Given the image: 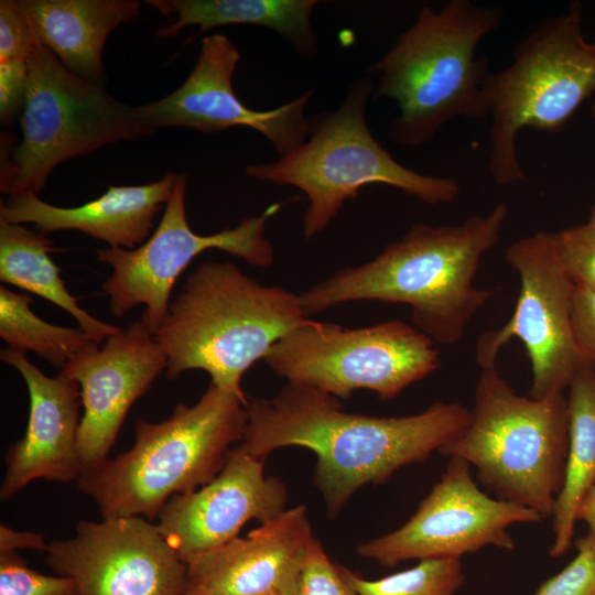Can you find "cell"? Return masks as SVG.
<instances>
[{
	"mask_svg": "<svg viewBox=\"0 0 595 595\" xmlns=\"http://www.w3.org/2000/svg\"><path fill=\"white\" fill-rule=\"evenodd\" d=\"M246 409L240 443L251 455L266 458L285 446L315 453L314 485L329 518L363 486L383 484L440 452L470 421V410L457 402H435L402 416L347 412L336 397L298 382H286L269 399H248Z\"/></svg>",
	"mask_w": 595,
	"mask_h": 595,
	"instance_id": "1",
	"label": "cell"
},
{
	"mask_svg": "<svg viewBox=\"0 0 595 595\" xmlns=\"http://www.w3.org/2000/svg\"><path fill=\"white\" fill-rule=\"evenodd\" d=\"M505 203L455 225L418 223L374 259L348 267L299 294L306 316L355 301L404 304L434 343L459 342L495 290L474 284L482 258L501 237Z\"/></svg>",
	"mask_w": 595,
	"mask_h": 595,
	"instance_id": "2",
	"label": "cell"
},
{
	"mask_svg": "<svg viewBox=\"0 0 595 595\" xmlns=\"http://www.w3.org/2000/svg\"><path fill=\"white\" fill-rule=\"evenodd\" d=\"M502 20L500 8L470 0L420 9L369 69L376 75L372 97L391 99L398 108L388 127L391 142L418 148L453 119L488 117L485 84L490 71L477 47Z\"/></svg>",
	"mask_w": 595,
	"mask_h": 595,
	"instance_id": "3",
	"label": "cell"
},
{
	"mask_svg": "<svg viewBox=\"0 0 595 595\" xmlns=\"http://www.w3.org/2000/svg\"><path fill=\"white\" fill-rule=\"evenodd\" d=\"M309 317L299 294L263 285L229 261H207L186 278L153 333L167 357V378L201 369L237 396L245 372Z\"/></svg>",
	"mask_w": 595,
	"mask_h": 595,
	"instance_id": "4",
	"label": "cell"
},
{
	"mask_svg": "<svg viewBox=\"0 0 595 595\" xmlns=\"http://www.w3.org/2000/svg\"><path fill=\"white\" fill-rule=\"evenodd\" d=\"M245 402L212 383L193 404L178 403L161 422L138 419L132 447L78 478L102 518H158L170 498L210 483L232 445L242 442Z\"/></svg>",
	"mask_w": 595,
	"mask_h": 595,
	"instance_id": "5",
	"label": "cell"
},
{
	"mask_svg": "<svg viewBox=\"0 0 595 595\" xmlns=\"http://www.w3.org/2000/svg\"><path fill=\"white\" fill-rule=\"evenodd\" d=\"M372 94L370 77L357 79L335 110L309 118V136L301 145L273 162L246 167L252 178L305 194L303 235L307 240L324 231L366 185H388L430 205L447 204L459 195L455 178L409 169L376 140L367 122Z\"/></svg>",
	"mask_w": 595,
	"mask_h": 595,
	"instance_id": "6",
	"label": "cell"
},
{
	"mask_svg": "<svg viewBox=\"0 0 595 595\" xmlns=\"http://www.w3.org/2000/svg\"><path fill=\"white\" fill-rule=\"evenodd\" d=\"M569 425L563 393L522 397L496 367L485 368L468 425L440 453L474 466L496 498L549 518L564 483Z\"/></svg>",
	"mask_w": 595,
	"mask_h": 595,
	"instance_id": "7",
	"label": "cell"
},
{
	"mask_svg": "<svg viewBox=\"0 0 595 595\" xmlns=\"http://www.w3.org/2000/svg\"><path fill=\"white\" fill-rule=\"evenodd\" d=\"M581 4L539 21L513 47L511 62L485 84L488 166L496 184L526 180L517 154L519 133H555L595 93V39L587 41Z\"/></svg>",
	"mask_w": 595,
	"mask_h": 595,
	"instance_id": "8",
	"label": "cell"
},
{
	"mask_svg": "<svg viewBox=\"0 0 595 595\" xmlns=\"http://www.w3.org/2000/svg\"><path fill=\"white\" fill-rule=\"evenodd\" d=\"M29 82L20 116L21 142L1 173V192L39 194L61 163L105 145L154 131L138 107L112 97L101 84L68 71L39 39L28 57Z\"/></svg>",
	"mask_w": 595,
	"mask_h": 595,
	"instance_id": "9",
	"label": "cell"
},
{
	"mask_svg": "<svg viewBox=\"0 0 595 595\" xmlns=\"http://www.w3.org/2000/svg\"><path fill=\"white\" fill-rule=\"evenodd\" d=\"M440 360L434 342L399 320L345 328L307 318L264 358L288 382L307 385L337 399L367 389L381 400L396 398L435 371Z\"/></svg>",
	"mask_w": 595,
	"mask_h": 595,
	"instance_id": "10",
	"label": "cell"
},
{
	"mask_svg": "<svg viewBox=\"0 0 595 595\" xmlns=\"http://www.w3.org/2000/svg\"><path fill=\"white\" fill-rule=\"evenodd\" d=\"M186 176L181 173L154 232L136 249L109 247L97 259L112 269L102 290L109 309L122 317L143 305V324L154 333L167 315L173 286L191 261L208 249H219L247 263L270 267L274 250L266 238V225L285 202L269 205L260 215L244 218L235 228L213 235L192 230L185 210Z\"/></svg>",
	"mask_w": 595,
	"mask_h": 595,
	"instance_id": "11",
	"label": "cell"
},
{
	"mask_svg": "<svg viewBox=\"0 0 595 595\" xmlns=\"http://www.w3.org/2000/svg\"><path fill=\"white\" fill-rule=\"evenodd\" d=\"M506 260L520 280L516 307L504 326L479 336L476 361L482 369L496 367L500 349L519 338L531 364L529 397L563 393L582 369L595 366L573 333L575 284L559 260L552 232L538 231L513 241L506 249Z\"/></svg>",
	"mask_w": 595,
	"mask_h": 595,
	"instance_id": "12",
	"label": "cell"
},
{
	"mask_svg": "<svg viewBox=\"0 0 595 595\" xmlns=\"http://www.w3.org/2000/svg\"><path fill=\"white\" fill-rule=\"evenodd\" d=\"M537 511L493 498L473 479L470 465L451 457L416 511L397 530L357 547V554L392 567L402 561L461 559L485 547L513 550V523L538 522Z\"/></svg>",
	"mask_w": 595,
	"mask_h": 595,
	"instance_id": "13",
	"label": "cell"
},
{
	"mask_svg": "<svg viewBox=\"0 0 595 595\" xmlns=\"http://www.w3.org/2000/svg\"><path fill=\"white\" fill-rule=\"evenodd\" d=\"M47 566L77 595H183L187 566L143 517L80 520L73 538L47 544Z\"/></svg>",
	"mask_w": 595,
	"mask_h": 595,
	"instance_id": "14",
	"label": "cell"
},
{
	"mask_svg": "<svg viewBox=\"0 0 595 595\" xmlns=\"http://www.w3.org/2000/svg\"><path fill=\"white\" fill-rule=\"evenodd\" d=\"M240 57L227 35L205 36L186 80L170 95L138 106L141 119L153 131L181 127L216 133L246 127L261 133L279 156L288 154L307 139L310 120L304 112L314 90L309 89L270 110L251 109L232 88V76Z\"/></svg>",
	"mask_w": 595,
	"mask_h": 595,
	"instance_id": "15",
	"label": "cell"
},
{
	"mask_svg": "<svg viewBox=\"0 0 595 595\" xmlns=\"http://www.w3.org/2000/svg\"><path fill=\"white\" fill-rule=\"evenodd\" d=\"M264 458L239 443L219 474L205 486L167 500L158 529L186 564L238 537L248 521L268 522L285 510L288 490L277 477L264 476Z\"/></svg>",
	"mask_w": 595,
	"mask_h": 595,
	"instance_id": "16",
	"label": "cell"
},
{
	"mask_svg": "<svg viewBox=\"0 0 595 595\" xmlns=\"http://www.w3.org/2000/svg\"><path fill=\"white\" fill-rule=\"evenodd\" d=\"M167 368V357L141 320L84 351L60 374L79 385L83 473L105 462L131 405Z\"/></svg>",
	"mask_w": 595,
	"mask_h": 595,
	"instance_id": "17",
	"label": "cell"
},
{
	"mask_svg": "<svg viewBox=\"0 0 595 595\" xmlns=\"http://www.w3.org/2000/svg\"><path fill=\"white\" fill-rule=\"evenodd\" d=\"M314 537L305 505L187 563L183 595H293Z\"/></svg>",
	"mask_w": 595,
	"mask_h": 595,
	"instance_id": "18",
	"label": "cell"
},
{
	"mask_svg": "<svg viewBox=\"0 0 595 595\" xmlns=\"http://www.w3.org/2000/svg\"><path fill=\"white\" fill-rule=\"evenodd\" d=\"M0 359L19 371L30 398L25 432L6 455L1 501L35 479L64 484L78 480L83 474L78 454L79 385L61 374L46 376L23 351L8 347L1 349Z\"/></svg>",
	"mask_w": 595,
	"mask_h": 595,
	"instance_id": "19",
	"label": "cell"
},
{
	"mask_svg": "<svg viewBox=\"0 0 595 595\" xmlns=\"http://www.w3.org/2000/svg\"><path fill=\"white\" fill-rule=\"evenodd\" d=\"M180 174L169 172L145 185L109 186L96 199L76 207L48 204L37 194L10 196L0 220L34 224L43 234L79 230L115 248L133 249L149 237L155 216L165 208Z\"/></svg>",
	"mask_w": 595,
	"mask_h": 595,
	"instance_id": "20",
	"label": "cell"
},
{
	"mask_svg": "<svg viewBox=\"0 0 595 595\" xmlns=\"http://www.w3.org/2000/svg\"><path fill=\"white\" fill-rule=\"evenodd\" d=\"M36 37L75 75L104 85L102 51L117 26L136 20V0H19Z\"/></svg>",
	"mask_w": 595,
	"mask_h": 595,
	"instance_id": "21",
	"label": "cell"
},
{
	"mask_svg": "<svg viewBox=\"0 0 595 595\" xmlns=\"http://www.w3.org/2000/svg\"><path fill=\"white\" fill-rule=\"evenodd\" d=\"M162 15L175 14L173 24L159 29L160 37H171L187 26L201 32L230 24L269 29L285 40L303 58L318 52L311 17L317 0H147Z\"/></svg>",
	"mask_w": 595,
	"mask_h": 595,
	"instance_id": "22",
	"label": "cell"
},
{
	"mask_svg": "<svg viewBox=\"0 0 595 595\" xmlns=\"http://www.w3.org/2000/svg\"><path fill=\"white\" fill-rule=\"evenodd\" d=\"M55 244L23 224L0 220V281L36 294L71 314L78 326L100 343L122 328L99 321L78 305L51 253Z\"/></svg>",
	"mask_w": 595,
	"mask_h": 595,
	"instance_id": "23",
	"label": "cell"
},
{
	"mask_svg": "<svg viewBox=\"0 0 595 595\" xmlns=\"http://www.w3.org/2000/svg\"><path fill=\"white\" fill-rule=\"evenodd\" d=\"M567 389L569 447L564 483L551 516L553 558L571 548L580 507L595 484V366L582 369Z\"/></svg>",
	"mask_w": 595,
	"mask_h": 595,
	"instance_id": "24",
	"label": "cell"
},
{
	"mask_svg": "<svg viewBox=\"0 0 595 595\" xmlns=\"http://www.w3.org/2000/svg\"><path fill=\"white\" fill-rule=\"evenodd\" d=\"M28 294L0 286V336L9 348L33 351L60 370L98 345L79 326L63 327L40 318Z\"/></svg>",
	"mask_w": 595,
	"mask_h": 595,
	"instance_id": "25",
	"label": "cell"
},
{
	"mask_svg": "<svg viewBox=\"0 0 595 595\" xmlns=\"http://www.w3.org/2000/svg\"><path fill=\"white\" fill-rule=\"evenodd\" d=\"M357 595H454L464 584L461 559H426L408 570L366 580L345 567Z\"/></svg>",
	"mask_w": 595,
	"mask_h": 595,
	"instance_id": "26",
	"label": "cell"
},
{
	"mask_svg": "<svg viewBox=\"0 0 595 595\" xmlns=\"http://www.w3.org/2000/svg\"><path fill=\"white\" fill-rule=\"evenodd\" d=\"M0 595H77L72 578L42 574L17 551L0 552Z\"/></svg>",
	"mask_w": 595,
	"mask_h": 595,
	"instance_id": "27",
	"label": "cell"
},
{
	"mask_svg": "<svg viewBox=\"0 0 595 595\" xmlns=\"http://www.w3.org/2000/svg\"><path fill=\"white\" fill-rule=\"evenodd\" d=\"M561 264L575 285L595 289V226L589 223L552 232Z\"/></svg>",
	"mask_w": 595,
	"mask_h": 595,
	"instance_id": "28",
	"label": "cell"
},
{
	"mask_svg": "<svg viewBox=\"0 0 595 595\" xmlns=\"http://www.w3.org/2000/svg\"><path fill=\"white\" fill-rule=\"evenodd\" d=\"M575 558L544 581L534 595H595V534L575 540Z\"/></svg>",
	"mask_w": 595,
	"mask_h": 595,
	"instance_id": "29",
	"label": "cell"
},
{
	"mask_svg": "<svg viewBox=\"0 0 595 595\" xmlns=\"http://www.w3.org/2000/svg\"><path fill=\"white\" fill-rule=\"evenodd\" d=\"M293 595H357L345 567L335 564L314 538Z\"/></svg>",
	"mask_w": 595,
	"mask_h": 595,
	"instance_id": "30",
	"label": "cell"
},
{
	"mask_svg": "<svg viewBox=\"0 0 595 595\" xmlns=\"http://www.w3.org/2000/svg\"><path fill=\"white\" fill-rule=\"evenodd\" d=\"M36 41L19 0H1L0 63L28 60Z\"/></svg>",
	"mask_w": 595,
	"mask_h": 595,
	"instance_id": "31",
	"label": "cell"
},
{
	"mask_svg": "<svg viewBox=\"0 0 595 595\" xmlns=\"http://www.w3.org/2000/svg\"><path fill=\"white\" fill-rule=\"evenodd\" d=\"M29 82L28 61L0 63V119L9 123L21 116Z\"/></svg>",
	"mask_w": 595,
	"mask_h": 595,
	"instance_id": "32",
	"label": "cell"
},
{
	"mask_svg": "<svg viewBox=\"0 0 595 595\" xmlns=\"http://www.w3.org/2000/svg\"><path fill=\"white\" fill-rule=\"evenodd\" d=\"M571 318L577 345L595 363V289L575 285Z\"/></svg>",
	"mask_w": 595,
	"mask_h": 595,
	"instance_id": "33",
	"label": "cell"
},
{
	"mask_svg": "<svg viewBox=\"0 0 595 595\" xmlns=\"http://www.w3.org/2000/svg\"><path fill=\"white\" fill-rule=\"evenodd\" d=\"M19 549H35L46 551L47 544L40 533L15 531L8 526L0 527V552H13Z\"/></svg>",
	"mask_w": 595,
	"mask_h": 595,
	"instance_id": "34",
	"label": "cell"
},
{
	"mask_svg": "<svg viewBox=\"0 0 595 595\" xmlns=\"http://www.w3.org/2000/svg\"><path fill=\"white\" fill-rule=\"evenodd\" d=\"M577 520H583L589 528L588 532L595 534V484L585 496L578 513Z\"/></svg>",
	"mask_w": 595,
	"mask_h": 595,
	"instance_id": "35",
	"label": "cell"
},
{
	"mask_svg": "<svg viewBox=\"0 0 595 595\" xmlns=\"http://www.w3.org/2000/svg\"><path fill=\"white\" fill-rule=\"evenodd\" d=\"M587 223L595 226V204L593 205Z\"/></svg>",
	"mask_w": 595,
	"mask_h": 595,
	"instance_id": "36",
	"label": "cell"
},
{
	"mask_svg": "<svg viewBox=\"0 0 595 595\" xmlns=\"http://www.w3.org/2000/svg\"><path fill=\"white\" fill-rule=\"evenodd\" d=\"M591 113H592V118H593V121H594V125H595V100H594V102L592 105Z\"/></svg>",
	"mask_w": 595,
	"mask_h": 595,
	"instance_id": "37",
	"label": "cell"
}]
</instances>
